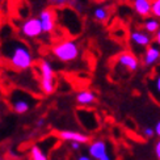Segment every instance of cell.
Segmentation results:
<instances>
[{"mask_svg": "<svg viewBox=\"0 0 160 160\" xmlns=\"http://www.w3.org/2000/svg\"><path fill=\"white\" fill-rule=\"evenodd\" d=\"M80 147H82V143H79V142H71L70 143V148L72 151H79Z\"/></svg>", "mask_w": 160, "mask_h": 160, "instance_id": "cell-22", "label": "cell"}, {"mask_svg": "<svg viewBox=\"0 0 160 160\" xmlns=\"http://www.w3.org/2000/svg\"><path fill=\"white\" fill-rule=\"evenodd\" d=\"M43 125H45V119H43V118H38L37 121H36V128H38V129L42 128Z\"/></svg>", "mask_w": 160, "mask_h": 160, "instance_id": "cell-25", "label": "cell"}, {"mask_svg": "<svg viewBox=\"0 0 160 160\" xmlns=\"http://www.w3.org/2000/svg\"><path fill=\"white\" fill-rule=\"evenodd\" d=\"M49 4L54 5V7H59V8H62V7L67 5L70 3V0H46Z\"/></svg>", "mask_w": 160, "mask_h": 160, "instance_id": "cell-20", "label": "cell"}, {"mask_svg": "<svg viewBox=\"0 0 160 160\" xmlns=\"http://www.w3.org/2000/svg\"><path fill=\"white\" fill-rule=\"evenodd\" d=\"M0 52L11 67L17 71L29 70L34 62L30 48L24 41H18V39L12 38L3 42V45L0 46Z\"/></svg>", "mask_w": 160, "mask_h": 160, "instance_id": "cell-1", "label": "cell"}, {"mask_svg": "<svg viewBox=\"0 0 160 160\" xmlns=\"http://www.w3.org/2000/svg\"><path fill=\"white\" fill-rule=\"evenodd\" d=\"M0 160H7V159H2V158H0Z\"/></svg>", "mask_w": 160, "mask_h": 160, "instance_id": "cell-29", "label": "cell"}, {"mask_svg": "<svg viewBox=\"0 0 160 160\" xmlns=\"http://www.w3.org/2000/svg\"><path fill=\"white\" fill-rule=\"evenodd\" d=\"M154 41H155V43H156L158 46H160V29L158 30V33L154 36Z\"/></svg>", "mask_w": 160, "mask_h": 160, "instance_id": "cell-26", "label": "cell"}, {"mask_svg": "<svg viewBox=\"0 0 160 160\" xmlns=\"http://www.w3.org/2000/svg\"><path fill=\"white\" fill-rule=\"evenodd\" d=\"M108 152V143L102 139H96V141H92L88 146V155L93 159V160H100L101 158H104Z\"/></svg>", "mask_w": 160, "mask_h": 160, "instance_id": "cell-9", "label": "cell"}, {"mask_svg": "<svg viewBox=\"0 0 160 160\" xmlns=\"http://www.w3.org/2000/svg\"><path fill=\"white\" fill-rule=\"evenodd\" d=\"M154 129H155V135L160 139V119L155 123V126H154Z\"/></svg>", "mask_w": 160, "mask_h": 160, "instance_id": "cell-23", "label": "cell"}, {"mask_svg": "<svg viewBox=\"0 0 160 160\" xmlns=\"http://www.w3.org/2000/svg\"><path fill=\"white\" fill-rule=\"evenodd\" d=\"M93 17L100 22H105L106 20L109 18V9L104 5H98L95 8V11H93Z\"/></svg>", "mask_w": 160, "mask_h": 160, "instance_id": "cell-17", "label": "cell"}, {"mask_svg": "<svg viewBox=\"0 0 160 160\" xmlns=\"http://www.w3.org/2000/svg\"><path fill=\"white\" fill-rule=\"evenodd\" d=\"M151 16H154L158 20H160V0H152Z\"/></svg>", "mask_w": 160, "mask_h": 160, "instance_id": "cell-18", "label": "cell"}, {"mask_svg": "<svg viewBox=\"0 0 160 160\" xmlns=\"http://www.w3.org/2000/svg\"><path fill=\"white\" fill-rule=\"evenodd\" d=\"M132 9L139 17H150L152 9V0H131Z\"/></svg>", "mask_w": 160, "mask_h": 160, "instance_id": "cell-12", "label": "cell"}, {"mask_svg": "<svg viewBox=\"0 0 160 160\" xmlns=\"http://www.w3.org/2000/svg\"><path fill=\"white\" fill-rule=\"evenodd\" d=\"M38 18H39V21H41L43 33H46V34H51V33L55 30L57 18H55V12L51 8L42 9L41 12H39Z\"/></svg>", "mask_w": 160, "mask_h": 160, "instance_id": "cell-8", "label": "cell"}, {"mask_svg": "<svg viewBox=\"0 0 160 160\" xmlns=\"http://www.w3.org/2000/svg\"><path fill=\"white\" fill-rule=\"evenodd\" d=\"M100 160H113V158L109 155V154H106L104 158H101V159H100Z\"/></svg>", "mask_w": 160, "mask_h": 160, "instance_id": "cell-27", "label": "cell"}, {"mask_svg": "<svg viewBox=\"0 0 160 160\" xmlns=\"http://www.w3.org/2000/svg\"><path fill=\"white\" fill-rule=\"evenodd\" d=\"M142 62L146 67H154L155 64H158L160 62V46H158L156 43L148 46L143 52Z\"/></svg>", "mask_w": 160, "mask_h": 160, "instance_id": "cell-10", "label": "cell"}, {"mask_svg": "<svg viewBox=\"0 0 160 160\" xmlns=\"http://www.w3.org/2000/svg\"><path fill=\"white\" fill-rule=\"evenodd\" d=\"M75 160H93L89 155H85V154H82V155H79Z\"/></svg>", "mask_w": 160, "mask_h": 160, "instance_id": "cell-24", "label": "cell"}, {"mask_svg": "<svg viewBox=\"0 0 160 160\" xmlns=\"http://www.w3.org/2000/svg\"><path fill=\"white\" fill-rule=\"evenodd\" d=\"M75 101L80 106H91L96 102V95L92 91H80L76 93Z\"/></svg>", "mask_w": 160, "mask_h": 160, "instance_id": "cell-14", "label": "cell"}, {"mask_svg": "<svg viewBox=\"0 0 160 160\" xmlns=\"http://www.w3.org/2000/svg\"><path fill=\"white\" fill-rule=\"evenodd\" d=\"M117 64L126 71L134 72L139 68V59L135 54H132V52L123 51L117 57Z\"/></svg>", "mask_w": 160, "mask_h": 160, "instance_id": "cell-7", "label": "cell"}, {"mask_svg": "<svg viewBox=\"0 0 160 160\" xmlns=\"http://www.w3.org/2000/svg\"><path fill=\"white\" fill-rule=\"evenodd\" d=\"M2 3H3V0H0V5H2Z\"/></svg>", "mask_w": 160, "mask_h": 160, "instance_id": "cell-28", "label": "cell"}, {"mask_svg": "<svg viewBox=\"0 0 160 160\" xmlns=\"http://www.w3.org/2000/svg\"><path fill=\"white\" fill-rule=\"evenodd\" d=\"M30 160H49L46 151L41 146H33L30 148Z\"/></svg>", "mask_w": 160, "mask_h": 160, "instance_id": "cell-16", "label": "cell"}, {"mask_svg": "<svg viewBox=\"0 0 160 160\" xmlns=\"http://www.w3.org/2000/svg\"><path fill=\"white\" fill-rule=\"evenodd\" d=\"M51 52L58 61L63 63L74 62L80 55V46L75 39H64L51 48Z\"/></svg>", "mask_w": 160, "mask_h": 160, "instance_id": "cell-2", "label": "cell"}, {"mask_svg": "<svg viewBox=\"0 0 160 160\" xmlns=\"http://www.w3.org/2000/svg\"><path fill=\"white\" fill-rule=\"evenodd\" d=\"M147 87L150 96L160 105V68H158L155 74L150 78Z\"/></svg>", "mask_w": 160, "mask_h": 160, "instance_id": "cell-13", "label": "cell"}, {"mask_svg": "<svg viewBox=\"0 0 160 160\" xmlns=\"http://www.w3.org/2000/svg\"><path fill=\"white\" fill-rule=\"evenodd\" d=\"M154 154H155L156 159L160 160V139H158L154 144Z\"/></svg>", "mask_w": 160, "mask_h": 160, "instance_id": "cell-21", "label": "cell"}, {"mask_svg": "<svg viewBox=\"0 0 160 160\" xmlns=\"http://www.w3.org/2000/svg\"><path fill=\"white\" fill-rule=\"evenodd\" d=\"M39 74H41V91L45 95H51L55 91L54 84V68L52 64L43 59L39 62Z\"/></svg>", "mask_w": 160, "mask_h": 160, "instance_id": "cell-3", "label": "cell"}, {"mask_svg": "<svg viewBox=\"0 0 160 160\" xmlns=\"http://www.w3.org/2000/svg\"><path fill=\"white\" fill-rule=\"evenodd\" d=\"M18 32L24 38H28V39H34L42 36L43 29H42V25L41 21H39L38 17H30L28 20L20 25Z\"/></svg>", "mask_w": 160, "mask_h": 160, "instance_id": "cell-5", "label": "cell"}, {"mask_svg": "<svg viewBox=\"0 0 160 160\" xmlns=\"http://www.w3.org/2000/svg\"><path fill=\"white\" fill-rule=\"evenodd\" d=\"M9 102L15 113H17V114H25L33 106V97H30L25 92L15 91L9 97Z\"/></svg>", "mask_w": 160, "mask_h": 160, "instance_id": "cell-4", "label": "cell"}, {"mask_svg": "<svg viewBox=\"0 0 160 160\" xmlns=\"http://www.w3.org/2000/svg\"><path fill=\"white\" fill-rule=\"evenodd\" d=\"M59 138L64 142H79L82 144H85L89 142V137L87 134H82L79 131H74V130H62L59 131Z\"/></svg>", "mask_w": 160, "mask_h": 160, "instance_id": "cell-11", "label": "cell"}, {"mask_svg": "<svg viewBox=\"0 0 160 160\" xmlns=\"http://www.w3.org/2000/svg\"><path fill=\"white\" fill-rule=\"evenodd\" d=\"M130 43L132 46H135L137 49H147L148 46L152 45V41H154V37H152L150 33H147L146 30L142 29H134L130 32Z\"/></svg>", "mask_w": 160, "mask_h": 160, "instance_id": "cell-6", "label": "cell"}, {"mask_svg": "<svg viewBox=\"0 0 160 160\" xmlns=\"http://www.w3.org/2000/svg\"><path fill=\"white\" fill-rule=\"evenodd\" d=\"M142 134L146 139H152L155 137V129L151 128V126H144L142 129Z\"/></svg>", "mask_w": 160, "mask_h": 160, "instance_id": "cell-19", "label": "cell"}, {"mask_svg": "<svg viewBox=\"0 0 160 160\" xmlns=\"http://www.w3.org/2000/svg\"><path fill=\"white\" fill-rule=\"evenodd\" d=\"M159 29H160V20H158L154 16H150V17L144 18V21H143V30L150 33L151 36H155Z\"/></svg>", "mask_w": 160, "mask_h": 160, "instance_id": "cell-15", "label": "cell"}]
</instances>
